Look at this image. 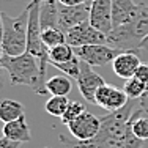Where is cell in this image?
I'll use <instances>...</instances> for the list:
<instances>
[{
	"label": "cell",
	"mask_w": 148,
	"mask_h": 148,
	"mask_svg": "<svg viewBox=\"0 0 148 148\" xmlns=\"http://www.w3.org/2000/svg\"><path fill=\"white\" fill-rule=\"evenodd\" d=\"M69 106V101L66 96H51L46 103V112L52 117H63Z\"/></svg>",
	"instance_id": "cell-18"
},
{
	"label": "cell",
	"mask_w": 148,
	"mask_h": 148,
	"mask_svg": "<svg viewBox=\"0 0 148 148\" xmlns=\"http://www.w3.org/2000/svg\"><path fill=\"white\" fill-rule=\"evenodd\" d=\"M58 0H43L40 2V22L41 29H58Z\"/></svg>",
	"instance_id": "cell-13"
},
{
	"label": "cell",
	"mask_w": 148,
	"mask_h": 148,
	"mask_svg": "<svg viewBox=\"0 0 148 148\" xmlns=\"http://www.w3.org/2000/svg\"><path fill=\"white\" fill-rule=\"evenodd\" d=\"M139 49H143V51H145V49H148V36L142 41V44H140V47H139Z\"/></svg>",
	"instance_id": "cell-28"
},
{
	"label": "cell",
	"mask_w": 148,
	"mask_h": 148,
	"mask_svg": "<svg viewBox=\"0 0 148 148\" xmlns=\"http://www.w3.org/2000/svg\"><path fill=\"white\" fill-rule=\"evenodd\" d=\"M74 52L82 62L90 66H104L109 62H114L117 57V49L109 44H90L82 47H74Z\"/></svg>",
	"instance_id": "cell-6"
},
{
	"label": "cell",
	"mask_w": 148,
	"mask_h": 148,
	"mask_svg": "<svg viewBox=\"0 0 148 148\" xmlns=\"http://www.w3.org/2000/svg\"><path fill=\"white\" fill-rule=\"evenodd\" d=\"M123 90L128 95L129 99H140L142 95L147 91V84H143V82H140V80H137L136 77H132V79L125 80Z\"/></svg>",
	"instance_id": "cell-20"
},
{
	"label": "cell",
	"mask_w": 148,
	"mask_h": 148,
	"mask_svg": "<svg viewBox=\"0 0 148 148\" xmlns=\"http://www.w3.org/2000/svg\"><path fill=\"white\" fill-rule=\"evenodd\" d=\"M58 2L65 6H76L80 5V3H85V0H58Z\"/></svg>",
	"instance_id": "cell-27"
},
{
	"label": "cell",
	"mask_w": 148,
	"mask_h": 148,
	"mask_svg": "<svg viewBox=\"0 0 148 148\" xmlns=\"http://www.w3.org/2000/svg\"><path fill=\"white\" fill-rule=\"evenodd\" d=\"M140 115H142V110L137 107L132 114V132L136 134V137L145 142L148 140V118L140 117Z\"/></svg>",
	"instance_id": "cell-19"
},
{
	"label": "cell",
	"mask_w": 148,
	"mask_h": 148,
	"mask_svg": "<svg viewBox=\"0 0 148 148\" xmlns=\"http://www.w3.org/2000/svg\"><path fill=\"white\" fill-rule=\"evenodd\" d=\"M71 80L66 74H58L51 79H47L46 82V90L47 93H51L52 96H66L71 91Z\"/></svg>",
	"instance_id": "cell-15"
},
{
	"label": "cell",
	"mask_w": 148,
	"mask_h": 148,
	"mask_svg": "<svg viewBox=\"0 0 148 148\" xmlns=\"http://www.w3.org/2000/svg\"><path fill=\"white\" fill-rule=\"evenodd\" d=\"M76 57V52H74V47L68 43L58 44L55 47L49 49V63L54 65V63H66L69 60H73Z\"/></svg>",
	"instance_id": "cell-17"
},
{
	"label": "cell",
	"mask_w": 148,
	"mask_h": 148,
	"mask_svg": "<svg viewBox=\"0 0 148 148\" xmlns=\"http://www.w3.org/2000/svg\"><path fill=\"white\" fill-rule=\"evenodd\" d=\"M21 142H16V140H11L8 137L3 136L2 140H0V148H19Z\"/></svg>",
	"instance_id": "cell-25"
},
{
	"label": "cell",
	"mask_w": 148,
	"mask_h": 148,
	"mask_svg": "<svg viewBox=\"0 0 148 148\" xmlns=\"http://www.w3.org/2000/svg\"><path fill=\"white\" fill-rule=\"evenodd\" d=\"M90 6L88 3H80L76 6H65L60 3L58 10V29L66 33L73 27L90 21Z\"/></svg>",
	"instance_id": "cell-9"
},
{
	"label": "cell",
	"mask_w": 148,
	"mask_h": 148,
	"mask_svg": "<svg viewBox=\"0 0 148 148\" xmlns=\"http://www.w3.org/2000/svg\"><path fill=\"white\" fill-rule=\"evenodd\" d=\"M0 66L8 71L11 85H27L38 95L47 93L46 84L41 80L40 62L29 52L21 55L3 54L0 58Z\"/></svg>",
	"instance_id": "cell-2"
},
{
	"label": "cell",
	"mask_w": 148,
	"mask_h": 148,
	"mask_svg": "<svg viewBox=\"0 0 148 148\" xmlns=\"http://www.w3.org/2000/svg\"><path fill=\"white\" fill-rule=\"evenodd\" d=\"M139 104L137 99L117 112H109L101 118V129L90 140H76L60 136V142L66 148H142L143 140L132 132V114Z\"/></svg>",
	"instance_id": "cell-1"
},
{
	"label": "cell",
	"mask_w": 148,
	"mask_h": 148,
	"mask_svg": "<svg viewBox=\"0 0 148 148\" xmlns=\"http://www.w3.org/2000/svg\"><path fill=\"white\" fill-rule=\"evenodd\" d=\"M95 99H96V106H99L101 109L107 112H117L129 103V98L125 93V90L115 85H109V84H104L103 87H99Z\"/></svg>",
	"instance_id": "cell-7"
},
{
	"label": "cell",
	"mask_w": 148,
	"mask_h": 148,
	"mask_svg": "<svg viewBox=\"0 0 148 148\" xmlns=\"http://www.w3.org/2000/svg\"><path fill=\"white\" fill-rule=\"evenodd\" d=\"M76 80H77V87H79V91L84 96V99L87 103L96 106V99H95L96 98V91L99 90V87H103L106 84L103 76H99L95 71L93 66L82 62V65H80V74Z\"/></svg>",
	"instance_id": "cell-5"
},
{
	"label": "cell",
	"mask_w": 148,
	"mask_h": 148,
	"mask_svg": "<svg viewBox=\"0 0 148 148\" xmlns=\"http://www.w3.org/2000/svg\"><path fill=\"white\" fill-rule=\"evenodd\" d=\"M22 115H25L24 114V106L19 101L2 99V103H0V118H2V121L10 123L13 120L21 118Z\"/></svg>",
	"instance_id": "cell-16"
},
{
	"label": "cell",
	"mask_w": 148,
	"mask_h": 148,
	"mask_svg": "<svg viewBox=\"0 0 148 148\" xmlns=\"http://www.w3.org/2000/svg\"><path fill=\"white\" fill-rule=\"evenodd\" d=\"M137 107L142 110V114H148V91L142 95V98L139 99V106Z\"/></svg>",
	"instance_id": "cell-26"
},
{
	"label": "cell",
	"mask_w": 148,
	"mask_h": 148,
	"mask_svg": "<svg viewBox=\"0 0 148 148\" xmlns=\"http://www.w3.org/2000/svg\"><path fill=\"white\" fill-rule=\"evenodd\" d=\"M43 43L47 46L49 49L55 47L58 44L66 43V33L60 29H47L43 30Z\"/></svg>",
	"instance_id": "cell-21"
},
{
	"label": "cell",
	"mask_w": 148,
	"mask_h": 148,
	"mask_svg": "<svg viewBox=\"0 0 148 148\" xmlns=\"http://www.w3.org/2000/svg\"><path fill=\"white\" fill-rule=\"evenodd\" d=\"M147 91H148V84H147Z\"/></svg>",
	"instance_id": "cell-30"
},
{
	"label": "cell",
	"mask_w": 148,
	"mask_h": 148,
	"mask_svg": "<svg viewBox=\"0 0 148 148\" xmlns=\"http://www.w3.org/2000/svg\"><path fill=\"white\" fill-rule=\"evenodd\" d=\"M80 65H82V60L76 55V57H74L73 60H69V62H66V63H54L52 66H55L58 71H62L63 74H66L68 77L77 79L79 74H80Z\"/></svg>",
	"instance_id": "cell-22"
},
{
	"label": "cell",
	"mask_w": 148,
	"mask_h": 148,
	"mask_svg": "<svg viewBox=\"0 0 148 148\" xmlns=\"http://www.w3.org/2000/svg\"><path fill=\"white\" fill-rule=\"evenodd\" d=\"M134 77L143 84H148V65H140L139 69L134 74Z\"/></svg>",
	"instance_id": "cell-24"
},
{
	"label": "cell",
	"mask_w": 148,
	"mask_h": 148,
	"mask_svg": "<svg viewBox=\"0 0 148 148\" xmlns=\"http://www.w3.org/2000/svg\"><path fill=\"white\" fill-rule=\"evenodd\" d=\"M66 43L73 47H82L90 44H107V35L95 29L90 21L82 22L66 32Z\"/></svg>",
	"instance_id": "cell-4"
},
{
	"label": "cell",
	"mask_w": 148,
	"mask_h": 148,
	"mask_svg": "<svg viewBox=\"0 0 148 148\" xmlns=\"http://www.w3.org/2000/svg\"><path fill=\"white\" fill-rule=\"evenodd\" d=\"M3 136L11 140H16V142H21V143L30 142L32 132H30L29 125H27L25 115H22L17 120H13L10 123H5V126H3Z\"/></svg>",
	"instance_id": "cell-14"
},
{
	"label": "cell",
	"mask_w": 148,
	"mask_h": 148,
	"mask_svg": "<svg viewBox=\"0 0 148 148\" xmlns=\"http://www.w3.org/2000/svg\"><path fill=\"white\" fill-rule=\"evenodd\" d=\"M140 65H142L140 63V57L136 51H125V52H120L117 57L114 58L112 69H114V73L118 77L128 80L134 77V74H136Z\"/></svg>",
	"instance_id": "cell-11"
},
{
	"label": "cell",
	"mask_w": 148,
	"mask_h": 148,
	"mask_svg": "<svg viewBox=\"0 0 148 148\" xmlns=\"http://www.w3.org/2000/svg\"><path fill=\"white\" fill-rule=\"evenodd\" d=\"M85 110V106L82 103H77V101H73V103H69L68 109H66V112L63 114L62 117V121L65 123V125H69V123L73 121V120H76L77 117H80V115L84 114Z\"/></svg>",
	"instance_id": "cell-23"
},
{
	"label": "cell",
	"mask_w": 148,
	"mask_h": 148,
	"mask_svg": "<svg viewBox=\"0 0 148 148\" xmlns=\"http://www.w3.org/2000/svg\"><path fill=\"white\" fill-rule=\"evenodd\" d=\"M90 24L106 35L110 33L114 29L112 0H93L90 6Z\"/></svg>",
	"instance_id": "cell-10"
},
{
	"label": "cell",
	"mask_w": 148,
	"mask_h": 148,
	"mask_svg": "<svg viewBox=\"0 0 148 148\" xmlns=\"http://www.w3.org/2000/svg\"><path fill=\"white\" fill-rule=\"evenodd\" d=\"M76 140H90L98 136L101 129V118L90 112H84L80 117L73 120L69 125H66Z\"/></svg>",
	"instance_id": "cell-8"
},
{
	"label": "cell",
	"mask_w": 148,
	"mask_h": 148,
	"mask_svg": "<svg viewBox=\"0 0 148 148\" xmlns=\"http://www.w3.org/2000/svg\"><path fill=\"white\" fill-rule=\"evenodd\" d=\"M30 8L25 6L19 16L13 17L2 13V52L6 55H21L27 52Z\"/></svg>",
	"instance_id": "cell-3"
},
{
	"label": "cell",
	"mask_w": 148,
	"mask_h": 148,
	"mask_svg": "<svg viewBox=\"0 0 148 148\" xmlns=\"http://www.w3.org/2000/svg\"><path fill=\"white\" fill-rule=\"evenodd\" d=\"M139 11V3L134 0H112V21L114 27L131 24Z\"/></svg>",
	"instance_id": "cell-12"
},
{
	"label": "cell",
	"mask_w": 148,
	"mask_h": 148,
	"mask_svg": "<svg viewBox=\"0 0 148 148\" xmlns=\"http://www.w3.org/2000/svg\"><path fill=\"white\" fill-rule=\"evenodd\" d=\"M43 148H49V147H43Z\"/></svg>",
	"instance_id": "cell-31"
},
{
	"label": "cell",
	"mask_w": 148,
	"mask_h": 148,
	"mask_svg": "<svg viewBox=\"0 0 148 148\" xmlns=\"http://www.w3.org/2000/svg\"><path fill=\"white\" fill-rule=\"evenodd\" d=\"M35 2H43V0H35Z\"/></svg>",
	"instance_id": "cell-29"
}]
</instances>
